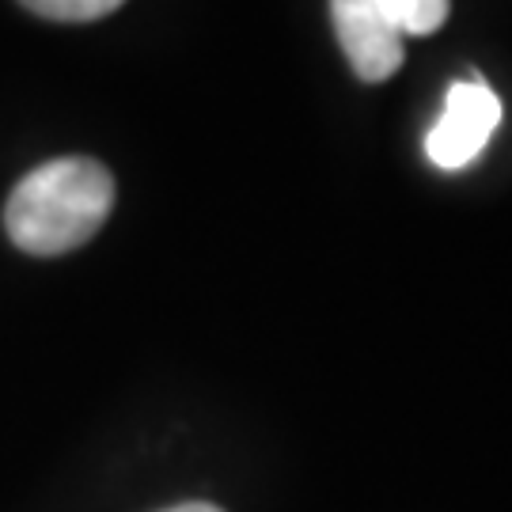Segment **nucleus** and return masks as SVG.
Here are the masks:
<instances>
[{"label":"nucleus","mask_w":512,"mask_h":512,"mask_svg":"<svg viewBox=\"0 0 512 512\" xmlns=\"http://www.w3.org/2000/svg\"><path fill=\"white\" fill-rule=\"evenodd\" d=\"M114 205V179L99 160L65 156L23 175L4 205V228L19 251L54 258L84 247Z\"/></svg>","instance_id":"nucleus-1"},{"label":"nucleus","mask_w":512,"mask_h":512,"mask_svg":"<svg viewBox=\"0 0 512 512\" xmlns=\"http://www.w3.org/2000/svg\"><path fill=\"white\" fill-rule=\"evenodd\" d=\"M501 126V99L482 80H456L444 99V114L425 137V152L440 171H459L475 160Z\"/></svg>","instance_id":"nucleus-2"},{"label":"nucleus","mask_w":512,"mask_h":512,"mask_svg":"<svg viewBox=\"0 0 512 512\" xmlns=\"http://www.w3.org/2000/svg\"><path fill=\"white\" fill-rule=\"evenodd\" d=\"M334 35L349 69L365 84H384L403 69L406 35L376 0H330Z\"/></svg>","instance_id":"nucleus-3"},{"label":"nucleus","mask_w":512,"mask_h":512,"mask_svg":"<svg viewBox=\"0 0 512 512\" xmlns=\"http://www.w3.org/2000/svg\"><path fill=\"white\" fill-rule=\"evenodd\" d=\"M387 16L403 27V35H433L448 23L452 0H376Z\"/></svg>","instance_id":"nucleus-4"},{"label":"nucleus","mask_w":512,"mask_h":512,"mask_svg":"<svg viewBox=\"0 0 512 512\" xmlns=\"http://www.w3.org/2000/svg\"><path fill=\"white\" fill-rule=\"evenodd\" d=\"M27 12L42 19H57V23H88V19H103L114 8H122L126 0H19Z\"/></svg>","instance_id":"nucleus-5"},{"label":"nucleus","mask_w":512,"mask_h":512,"mask_svg":"<svg viewBox=\"0 0 512 512\" xmlns=\"http://www.w3.org/2000/svg\"><path fill=\"white\" fill-rule=\"evenodd\" d=\"M164 512H224V509L205 505V501H190V505H175V509H164Z\"/></svg>","instance_id":"nucleus-6"}]
</instances>
